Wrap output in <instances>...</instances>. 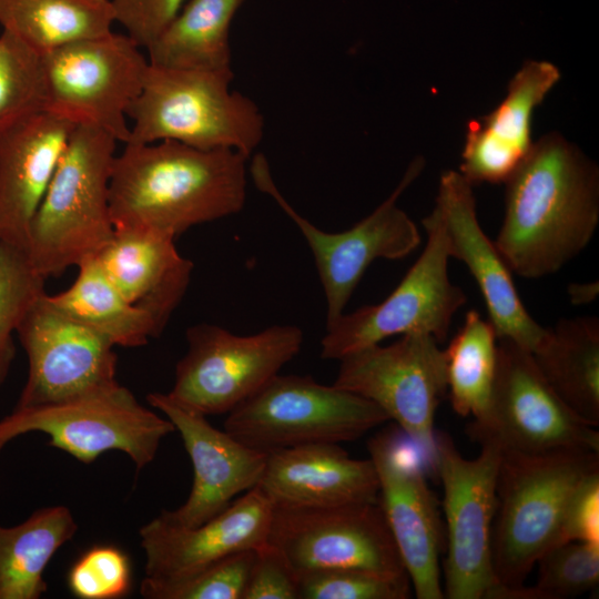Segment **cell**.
I'll return each instance as SVG.
<instances>
[{
    "label": "cell",
    "mask_w": 599,
    "mask_h": 599,
    "mask_svg": "<svg viewBox=\"0 0 599 599\" xmlns=\"http://www.w3.org/2000/svg\"><path fill=\"white\" fill-rule=\"evenodd\" d=\"M505 184L494 243L511 273L551 275L588 246L599 223V169L575 144L557 132L542 136Z\"/></svg>",
    "instance_id": "obj_1"
},
{
    "label": "cell",
    "mask_w": 599,
    "mask_h": 599,
    "mask_svg": "<svg viewBox=\"0 0 599 599\" xmlns=\"http://www.w3.org/2000/svg\"><path fill=\"white\" fill-rule=\"evenodd\" d=\"M247 159L235 150L170 140L125 143L110 177L114 229H149L175 238L194 225L238 213L246 199Z\"/></svg>",
    "instance_id": "obj_2"
},
{
    "label": "cell",
    "mask_w": 599,
    "mask_h": 599,
    "mask_svg": "<svg viewBox=\"0 0 599 599\" xmlns=\"http://www.w3.org/2000/svg\"><path fill=\"white\" fill-rule=\"evenodd\" d=\"M598 453L501 450L493 528L498 587L489 599H508L524 587L539 557L560 542L571 497L588 476L599 471Z\"/></svg>",
    "instance_id": "obj_3"
},
{
    "label": "cell",
    "mask_w": 599,
    "mask_h": 599,
    "mask_svg": "<svg viewBox=\"0 0 599 599\" xmlns=\"http://www.w3.org/2000/svg\"><path fill=\"white\" fill-rule=\"evenodd\" d=\"M116 142L97 126H74L27 235L24 251L44 280L97 257L112 238Z\"/></svg>",
    "instance_id": "obj_4"
},
{
    "label": "cell",
    "mask_w": 599,
    "mask_h": 599,
    "mask_svg": "<svg viewBox=\"0 0 599 599\" xmlns=\"http://www.w3.org/2000/svg\"><path fill=\"white\" fill-rule=\"evenodd\" d=\"M150 63V62H149ZM232 69H167L150 64L128 110L126 143L175 141L202 150L250 156L264 136V116L248 97L231 89Z\"/></svg>",
    "instance_id": "obj_5"
},
{
    "label": "cell",
    "mask_w": 599,
    "mask_h": 599,
    "mask_svg": "<svg viewBox=\"0 0 599 599\" xmlns=\"http://www.w3.org/2000/svg\"><path fill=\"white\" fill-rule=\"evenodd\" d=\"M387 420L376 404L357 394L311 376L278 373L227 413L224 430L270 453L353 441Z\"/></svg>",
    "instance_id": "obj_6"
},
{
    "label": "cell",
    "mask_w": 599,
    "mask_h": 599,
    "mask_svg": "<svg viewBox=\"0 0 599 599\" xmlns=\"http://www.w3.org/2000/svg\"><path fill=\"white\" fill-rule=\"evenodd\" d=\"M29 432L44 433L50 446L83 464L120 450L140 471L155 458L161 441L175 427L116 384L59 403L14 408L0 420V451L9 440Z\"/></svg>",
    "instance_id": "obj_7"
},
{
    "label": "cell",
    "mask_w": 599,
    "mask_h": 599,
    "mask_svg": "<svg viewBox=\"0 0 599 599\" xmlns=\"http://www.w3.org/2000/svg\"><path fill=\"white\" fill-rule=\"evenodd\" d=\"M475 458L464 457L453 439L436 433L432 461L439 475L446 531L444 596L489 599L498 587L493 565V528L501 449L480 444Z\"/></svg>",
    "instance_id": "obj_8"
},
{
    "label": "cell",
    "mask_w": 599,
    "mask_h": 599,
    "mask_svg": "<svg viewBox=\"0 0 599 599\" xmlns=\"http://www.w3.org/2000/svg\"><path fill=\"white\" fill-rule=\"evenodd\" d=\"M424 165V160L416 158L393 193L368 216L348 230L329 233L316 227L293 209L276 186L265 156L254 155L250 166L254 184L295 223L313 253L325 295L326 326L344 313L373 261L399 260L419 246V230L397 205V200L420 174Z\"/></svg>",
    "instance_id": "obj_9"
},
{
    "label": "cell",
    "mask_w": 599,
    "mask_h": 599,
    "mask_svg": "<svg viewBox=\"0 0 599 599\" xmlns=\"http://www.w3.org/2000/svg\"><path fill=\"white\" fill-rule=\"evenodd\" d=\"M141 49L126 33L111 31L42 54L45 110L97 126L125 144L128 110L150 65Z\"/></svg>",
    "instance_id": "obj_10"
},
{
    "label": "cell",
    "mask_w": 599,
    "mask_h": 599,
    "mask_svg": "<svg viewBox=\"0 0 599 599\" xmlns=\"http://www.w3.org/2000/svg\"><path fill=\"white\" fill-rule=\"evenodd\" d=\"M426 245L397 287L379 304L342 314L326 326L321 357L339 361L393 335L425 333L439 343L456 312L466 304L464 291L448 276V246L436 207L422 220Z\"/></svg>",
    "instance_id": "obj_11"
},
{
    "label": "cell",
    "mask_w": 599,
    "mask_h": 599,
    "mask_svg": "<svg viewBox=\"0 0 599 599\" xmlns=\"http://www.w3.org/2000/svg\"><path fill=\"white\" fill-rule=\"evenodd\" d=\"M303 338L295 325H273L252 335L193 325L167 394L206 416L227 414L277 375L298 354Z\"/></svg>",
    "instance_id": "obj_12"
},
{
    "label": "cell",
    "mask_w": 599,
    "mask_h": 599,
    "mask_svg": "<svg viewBox=\"0 0 599 599\" xmlns=\"http://www.w3.org/2000/svg\"><path fill=\"white\" fill-rule=\"evenodd\" d=\"M597 426L577 415L554 390L530 351L498 338L497 369L489 405L468 435L501 450L599 451Z\"/></svg>",
    "instance_id": "obj_13"
},
{
    "label": "cell",
    "mask_w": 599,
    "mask_h": 599,
    "mask_svg": "<svg viewBox=\"0 0 599 599\" xmlns=\"http://www.w3.org/2000/svg\"><path fill=\"white\" fill-rule=\"evenodd\" d=\"M333 385L376 404L423 454L435 445V416L447 393L446 357L435 337L409 333L339 359Z\"/></svg>",
    "instance_id": "obj_14"
},
{
    "label": "cell",
    "mask_w": 599,
    "mask_h": 599,
    "mask_svg": "<svg viewBox=\"0 0 599 599\" xmlns=\"http://www.w3.org/2000/svg\"><path fill=\"white\" fill-rule=\"evenodd\" d=\"M266 541L300 576L354 569L408 578L378 501L321 508L273 507Z\"/></svg>",
    "instance_id": "obj_15"
},
{
    "label": "cell",
    "mask_w": 599,
    "mask_h": 599,
    "mask_svg": "<svg viewBox=\"0 0 599 599\" xmlns=\"http://www.w3.org/2000/svg\"><path fill=\"white\" fill-rule=\"evenodd\" d=\"M28 377L16 408L59 403L118 383L114 345L57 308L43 292L20 321Z\"/></svg>",
    "instance_id": "obj_16"
},
{
    "label": "cell",
    "mask_w": 599,
    "mask_h": 599,
    "mask_svg": "<svg viewBox=\"0 0 599 599\" xmlns=\"http://www.w3.org/2000/svg\"><path fill=\"white\" fill-rule=\"evenodd\" d=\"M378 478V499L418 599H443L439 554L443 525L437 500L419 464L398 438L380 433L367 443Z\"/></svg>",
    "instance_id": "obj_17"
},
{
    "label": "cell",
    "mask_w": 599,
    "mask_h": 599,
    "mask_svg": "<svg viewBox=\"0 0 599 599\" xmlns=\"http://www.w3.org/2000/svg\"><path fill=\"white\" fill-rule=\"evenodd\" d=\"M146 400L174 425L193 467V484L185 502L162 511L170 521L187 528L200 526L223 511L234 497L257 486L267 453L215 428L206 415L167 393H150Z\"/></svg>",
    "instance_id": "obj_18"
},
{
    "label": "cell",
    "mask_w": 599,
    "mask_h": 599,
    "mask_svg": "<svg viewBox=\"0 0 599 599\" xmlns=\"http://www.w3.org/2000/svg\"><path fill=\"white\" fill-rule=\"evenodd\" d=\"M435 207L441 217L449 257L461 261L476 281L497 337L532 353L546 327L522 304L510 268L479 224L473 185L459 171L441 173Z\"/></svg>",
    "instance_id": "obj_19"
},
{
    "label": "cell",
    "mask_w": 599,
    "mask_h": 599,
    "mask_svg": "<svg viewBox=\"0 0 599 599\" xmlns=\"http://www.w3.org/2000/svg\"><path fill=\"white\" fill-rule=\"evenodd\" d=\"M273 505L256 486L204 524L187 528L162 512L139 530L144 578H182L234 552L257 548L268 535Z\"/></svg>",
    "instance_id": "obj_20"
},
{
    "label": "cell",
    "mask_w": 599,
    "mask_h": 599,
    "mask_svg": "<svg viewBox=\"0 0 599 599\" xmlns=\"http://www.w3.org/2000/svg\"><path fill=\"white\" fill-rule=\"evenodd\" d=\"M549 61L528 60L488 114L468 122L460 174L471 184L506 183L529 155L535 110L560 80Z\"/></svg>",
    "instance_id": "obj_21"
},
{
    "label": "cell",
    "mask_w": 599,
    "mask_h": 599,
    "mask_svg": "<svg viewBox=\"0 0 599 599\" xmlns=\"http://www.w3.org/2000/svg\"><path fill=\"white\" fill-rule=\"evenodd\" d=\"M257 487L273 507L321 508L378 501L370 458L355 459L338 444H309L267 453Z\"/></svg>",
    "instance_id": "obj_22"
},
{
    "label": "cell",
    "mask_w": 599,
    "mask_h": 599,
    "mask_svg": "<svg viewBox=\"0 0 599 599\" xmlns=\"http://www.w3.org/2000/svg\"><path fill=\"white\" fill-rule=\"evenodd\" d=\"M75 125L45 110L0 138V242L26 248L30 223Z\"/></svg>",
    "instance_id": "obj_23"
},
{
    "label": "cell",
    "mask_w": 599,
    "mask_h": 599,
    "mask_svg": "<svg viewBox=\"0 0 599 599\" xmlns=\"http://www.w3.org/2000/svg\"><path fill=\"white\" fill-rule=\"evenodd\" d=\"M97 260L125 300L146 312L162 333L191 282L193 263L175 238L141 227H116Z\"/></svg>",
    "instance_id": "obj_24"
},
{
    "label": "cell",
    "mask_w": 599,
    "mask_h": 599,
    "mask_svg": "<svg viewBox=\"0 0 599 599\" xmlns=\"http://www.w3.org/2000/svg\"><path fill=\"white\" fill-rule=\"evenodd\" d=\"M559 397L582 419L599 425V319L561 318L531 353Z\"/></svg>",
    "instance_id": "obj_25"
},
{
    "label": "cell",
    "mask_w": 599,
    "mask_h": 599,
    "mask_svg": "<svg viewBox=\"0 0 599 599\" xmlns=\"http://www.w3.org/2000/svg\"><path fill=\"white\" fill-rule=\"evenodd\" d=\"M246 0H189L146 49L150 64L184 70L232 69L230 32Z\"/></svg>",
    "instance_id": "obj_26"
},
{
    "label": "cell",
    "mask_w": 599,
    "mask_h": 599,
    "mask_svg": "<svg viewBox=\"0 0 599 599\" xmlns=\"http://www.w3.org/2000/svg\"><path fill=\"white\" fill-rule=\"evenodd\" d=\"M78 530L67 506H48L13 527L0 526V599H39L44 570Z\"/></svg>",
    "instance_id": "obj_27"
},
{
    "label": "cell",
    "mask_w": 599,
    "mask_h": 599,
    "mask_svg": "<svg viewBox=\"0 0 599 599\" xmlns=\"http://www.w3.org/2000/svg\"><path fill=\"white\" fill-rule=\"evenodd\" d=\"M78 270L67 290L48 295L57 308L114 346L140 347L161 335L153 318L129 303L113 285L97 257L81 263Z\"/></svg>",
    "instance_id": "obj_28"
},
{
    "label": "cell",
    "mask_w": 599,
    "mask_h": 599,
    "mask_svg": "<svg viewBox=\"0 0 599 599\" xmlns=\"http://www.w3.org/2000/svg\"><path fill=\"white\" fill-rule=\"evenodd\" d=\"M111 0H0V26L44 54L112 31Z\"/></svg>",
    "instance_id": "obj_29"
},
{
    "label": "cell",
    "mask_w": 599,
    "mask_h": 599,
    "mask_svg": "<svg viewBox=\"0 0 599 599\" xmlns=\"http://www.w3.org/2000/svg\"><path fill=\"white\" fill-rule=\"evenodd\" d=\"M444 352L453 409L461 417L479 419L489 405L496 377L498 337L494 325L469 309Z\"/></svg>",
    "instance_id": "obj_30"
},
{
    "label": "cell",
    "mask_w": 599,
    "mask_h": 599,
    "mask_svg": "<svg viewBox=\"0 0 599 599\" xmlns=\"http://www.w3.org/2000/svg\"><path fill=\"white\" fill-rule=\"evenodd\" d=\"M42 58L19 38L0 34V138L27 119L45 111Z\"/></svg>",
    "instance_id": "obj_31"
},
{
    "label": "cell",
    "mask_w": 599,
    "mask_h": 599,
    "mask_svg": "<svg viewBox=\"0 0 599 599\" xmlns=\"http://www.w3.org/2000/svg\"><path fill=\"white\" fill-rule=\"evenodd\" d=\"M45 280L31 266L24 248L0 242V387L16 356L13 335Z\"/></svg>",
    "instance_id": "obj_32"
},
{
    "label": "cell",
    "mask_w": 599,
    "mask_h": 599,
    "mask_svg": "<svg viewBox=\"0 0 599 599\" xmlns=\"http://www.w3.org/2000/svg\"><path fill=\"white\" fill-rule=\"evenodd\" d=\"M255 548L226 556L182 578L156 581L143 578L146 599H242Z\"/></svg>",
    "instance_id": "obj_33"
},
{
    "label": "cell",
    "mask_w": 599,
    "mask_h": 599,
    "mask_svg": "<svg viewBox=\"0 0 599 599\" xmlns=\"http://www.w3.org/2000/svg\"><path fill=\"white\" fill-rule=\"evenodd\" d=\"M537 581L529 599H569L596 588L599 581V546L582 541L554 545L537 560Z\"/></svg>",
    "instance_id": "obj_34"
},
{
    "label": "cell",
    "mask_w": 599,
    "mask_h": 599,
    "mask_svg": "<svg viewBox=\"0 0 599 599\" xmlns=\"http://www.w3.org/2000/svg\"><path fill=\"white\" fill-rule=\"evenodd\" d=\"M408 578H389L354 569L313 571L300 576V599H406Z\"/></svg>",
    "instance_id": "obj_35"
},
{
    "label": "cell",
    "mask_w": 599,
    "mask_h": 599,
    "mask_svg": "<svg viewBox=\"0 0 599 599\" xmlns=\"http://www.w3.org/2000/svg\"><path fill=\"white\" fill-rule=\"evenodd\" d=\"M68 586L80 599L122 598L132 587L130 559L114 546H94L72 565Z\"/></svg>",
    "instance_id": "obj_36"
},
{
    "label": "cell",
    "mask_w": 599,
    "mask_h": 599,
    "mask_svg": "<svg viewBox=\"0 0 599 599\" xmlns=\"http://www.w3.org/2000/svg\"><path fill=\"white\" fill-rule=\"evenodd\" d=\"M298 575L273 545L255 548L242 599H300Z\"/></svg>",
    "instance_id": "obj_37"
},
{
    "label": "cell",
    "mask_w": 599,
    "mask_h": 599,
    "mask_svg": "<svg viewBox=\"0 0 599 599\" xmlns=\"http://www.w3.org/2000/svg\"><path fill=\"white\" fill-rule=\"evenodd\" d=\"M189 0H111L114 20L148 49Z\"/></svg>",
    "instance_id": "obj_38"
},
{
    "label": "cell",
    "mask_w": 599,
    "mask_h": 599,
    "mask_svg": "<svg viewBox=\"0 0 599 599\" xmlns=\"http://www.w3.org/2000/svg\"><path fill=\"white\" fill-rule=\"evenodd\" d=\"M570 540L599 546V471L581 483L568 504L560 542Z\"/></svg>",
    "instance_id": "obj_39"
},
{
    "label": "cell",
    "mask_w": 599,
    "mask_h": 599,
    "mask_svg": "<svg viewBox=\"0 0 599 599\" xmlns=\"http://www.w3.org/2000/svg\"><path fill=\"white\" fill-rule=\"evenodd\" d=\"M599 294V283H572L568 286L570 302L575 305H585L596 301Z\"/></svg>",
    "instance_id": "obj_40"
}]
</instances>
